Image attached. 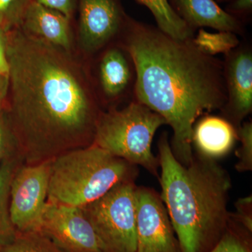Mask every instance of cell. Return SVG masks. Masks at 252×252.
<instances>
[{"mask_svg":"<svg viewBox=\"0 0 252 252\" xmlns=\"http://www.w3.org/2000/svg\"><path fill=\"white\" fill-rule=\"evenodd\" d=\"M6 56L5 107L23 162L49 161L94 144L101 102L72 51L19 27L6 32Z\"/></svg>","mask_w":252,"mask_h":252,"instance_id":"1","label":"cell"},{"mask_svg":"<svg viewBox=\"0 0 252 252\" xmlns=\"http://www.w3.org/2000/svg\"><path fill=\"white\" fill-rule=\"evenodd\" d=\"M122 36L135 63V100L171 127L172 152L181 163L189 165L193 158L195 122L226 103L223 63L201 52L193 38L174 39L129 16Z\"/></svg>","mask_w":252,"mask_h":252,"instance_id":"2","label":"cell"},{"mask_svg":"<svg viewBox=\"0 0 252 252\" xmlns=\"http://www.w3.org/2000/svg\"><path fill=\"white\" fill-rule=\"evenodd\" d=\"M161 198L178 238L180 252H208L224 233L230 220L228 174L213 159L194 157L181 163L167 133L158 142Z\"/></svg>","mask_w":252,"mask_h":252,"instance_id":"3","label":"cell"},{"mask_svg":"<svg viewBox=\"0 0 252 252\" xmlns=\"http://www.w3.org/2000/svg\"><path fill=\"white\" fill-rule=\"evenodd\" d=\"M136 165L93 144L51 160L48 202L83 207L137 177Z\"/></svg>","mask_w":252,"mask_h":252,"instance_id":"4","label":"cell"},{"mask_svg":"<svg viewBox=\"0 0 252 252\" xmlns=\"http://www.w3.org/2000/svg\"><path fill=\"white\" fill-rule=\"evenodd\" d=\"M165 124L158 114L134 100L121 109L111 107L102 111L94 144L158 177V159L152 152V144L158 129Z\"/></svg>","mask_w":252,"mask_h":252,"instance_id":"5","label":"cell"},{"mask_svg":"<svg viewBox=\"0 0 252 252\" xmlns=\"http://www.w3.org/2000/svg\"><path fill=\"white\" fill-rule=\"evenodd\" d=\"M135 181L122 182L81 207L105 252H136Z\"/></svg>","mask_w":252,"mask_h":252,"instance_id":"6","label":"cell"},{"mask_svg":"<svg viewBox=\"0 0 252 252\" xmlns=\"http://www.w3.org/2000/svg\"><path fill=\"white\" fill-rule=\"evenodd\" d=\"M51 160L21 163L10 187L9 211L17 233L40 232L48 200Z\"/></svg>","mask_w":252,"mask_h":252,"instance_id":"7","label":"cell"},{"mask_svg":"<svg viewBox=\"0 0 252 252\" xmlns=\"http://www.w3.org/2000/svg\"><path fill=\"white\" fill-rule=\"evenodd\" d=\"M40 232L63 252H105L80 207L47 201Z\"/></svg>","mask_w":252,"mask_h":252,"instance_id":"8","label":"cell"},{"mask_svg":"<svg viewBox=\"0 0 252 252\" xmlns=\"http://www.w3.org/2000/svg\"><path fill=\"white\" fill-rule=\"evenodd\" d=\"M78 36L81 49L94 54L122 36L127 16L121 0H78Z\"/></svg>","mask_w":252,"mask_h":252,"instance_id":"9","label":"cell"},{"mask_svg":"<svg viewBox=\"0 0 252 252\" xmlns=\"http://www.w3.org/2000/svg\"><path fill=\"white\" fill-rule=\"evenodd\" d=\"M136 200V252H178L171 222L158 194L147 187H137Z\"/></svg>","mask_w":252,"mask_h":252,"instance_id":"10","label":"cell"},{"mask_svg":"<svg viewBox=\"0 0 252 252\" xmlns=\"http://www.w3.org/2000/svg\"><path fill=\"white\" fill-rule=\"evenodd\" d=\"M223 73L227 101L222 109L225 119L236 128L252 109V53L240 46L225 54Z\"/></svg>","mask_w":252,"mask_h":252,"instance_id":"11","label":"cell"},{"mask_svg":"<svg viewBox=\"0 0 252 252\" xmlns=\"http://www.w3.org/2000/svg\"><path fill=\"white\" fill-rule=\"evenodd\" d=\"M98 83L101 95L104 102H116L131 89L134 91L136 69L133 59L122 44L106 48L99 59Z\"/></svg>","mask_w":252,"mask_h":252,"instance_id":"12","label":"cell"},{"mask_svg":"<svg viewBox=\"0 0 252 252\" xmlns=\"http://www.w3.org/2000/svg\"><path fill=\"white\" fill-rule=\"evenodd\" d=\"M72 21L34 0L28 5L21 27L30 34L67 51H72Z\"/></svg>","mask_w":252,"mask_h":252,"instance_id":"13","label":"cell"},{"mask_svg":"<svg viewBox=\"0 0 252 252\" xmlns=\"http://www.w3.org/2000/svg\"><path fill=\"white\" fill-rule=\"evenodd\" d=\"M172 9L187 25L197 28H211L218 31L241 34L243 23L222 9L216 0H169Z\"/></svg>","mask_w":252,"mask_h":252,"instance_id":"14","label":"cell"},{"mask_svg":"<svg viewBox=\"0 0 252 252\" xmlns=\"http://www.w3.org/2000/svg\"><path fill=\"white\" fill-rule=\"evenodd\" d=\"M237 140L236 127L223 118L205 116L194 125L192 145L201 157L213 160L224 157Z\"/></svg>","mask_w":252,"mask_h":252,"instance_id":"15","label":"cell"},{"mask_svg":"<svg viewBox=\"0 0 252 252\" xmlns=\"http://www.w3.org/2000/svg\"><path fill=\"white\" fill-rule=\"evenodd\" d=\"M24 163L21 156L7 159L0 165V248L11 243L17 231L10 217V187L17 167Z\"/></svg>","mask_w":252,"mask_h":252,"instance_id":"16","label":"cell"},{"mask_svg":"<svg viewBox=\"0 0 252 252\" xmlns=\"http://www.w3.org/2000/svg\"><path fill=\"white\" fill-rule=\"evenodd\" d=\"M153 15L157 28L174 39L186 40L194 37L195 31L189 27L172 9L169 0H136Z\"/></svg>","mask_w":252,"mask_h":252,"instance_id":"17","label":"cell"},{"mask_svg":"<svg viewBox=\"0 0 252 252\" xmlns=\"http://www.w3.org/2000/svg\"><path fill=\"white\" fill-rule=\"evenodd\" d=\"M192 41L198 50L210 56L228 54L240 45V41L235 33L228 31L212 33L203 28L199 30Z\"/></svg>","mask_w":252,"mask_h":252,"instance_id":"18","label":"cell"},{"mask_svg":"<svg viewBox=\"0 0 252 252\" xmlns=\"http://www.w3.org/2000/svg\"><path fill=\"white\" fill-rule=\"evenodd\" d=\"M0 252H63L41 232L18 233L11 243L0 248Z\"/></svg>","mask_w":252,"mask_h":252,"instance_id":"19","label":"cell"},{"mask_svg":"<svg viewBox=\"0 0 252 252\" xmlns=\"http://www.w3.org/2000/svg\"><path fill=\"white\" fill-rule=\"evenodd\" d=\"M32 0H0V28L6 32L21 27Z\"/></svg>","mask_w":252,"mask_h":252,"instance_id":"20","label":"cell"},{"mask_svg":"<svg viewBox=\"0 0 252 252\" xmlns=\"http://www.w3.org/2000/svg\"><path fill=\"white\" fill-rule=\"evenodd\" d=\"M4 100L0 102V165L7 159L20 156L16 137L10 125L5 107Z\"/></svg>","mask_w":252,"mask_h":252,"instance_id":"21","label":"cell"},{"mask_svg":"<svg viewBox=\"0 0 252 252\" xmlns=\"http://www.w3.org/2000/svg\"><path fill=\"white\" fill-rule=\"evenodd\" d=\"M238 140L241 146L236 151L238 158L235 169L239 172L251 171L252 170V124L246 122L241 124L237 128Z\"/></svg>","mask_w":252,"mask_h":252,"instance_id":"22","label":"cell"},{"mask_svg":"<svg viewBox=\"0 0 252 252\" xmlns=\"http://www.w3.org/2000/svg\"><path fill=\"white\" fill-rule=\"evenodd\" d=\"M208 252H251L248 244L233 230L225 229L219 241Z\"/></svg>","mask_w":252,"mask_h":252,"instance_id":"23","label":"cell"},{"mask_svg":"<svg viewBox=\"0 0 252 252\" xmlns=\"http://www.w3.org/2000/svg\"><path fill=\"white\" fill-rule=\"evenodd\" d=\"M236 212L234 215L230 214V217L243 225L245 229L252 230V198L251 195L239 199L235 204Z\"/></svg>","mask_w":252,"mask_h":252,"instance_id":"24","label":"cell"},{"mask_svg":"<svg viewBox=\"0 0 252 252\" xmlns=\"http://www.w3.org/2000/svg\"><path fill=\"white\" fill-rule=\"evenodd\" d=\"M46 7L61 14L73 21L77 12L78 0H34Z\"/></svg>","mask_w":252,"mask_h":252,"instance_id":"25","label":"cell"},{"mask_svg":"<svg viewBox=\"0 0 252 252\" xmlns=\"http://www.w3.org/2000/svg\"><path fill=\"white\" fill-rule=\"evenodd\" d=\"M225 11L228 14L242 21L243 18L249 17L252 11V0H231Z\"/></svg>","mask_w":252,"mask_h":252,"instance_id":"26","label":"cell"},{"mask_svg":"<svg viewBox=\"0 0 252 252\" xmlns=\"http://www.w3.org/2000/svg\"><path fill=\"white\" fill-rule=\"evenodd\" d=\"M9 65L6 56V32L0 28V74L9 75Z\"/></svg>","mask_w":252,"mask_h":252,"instance_id":"27","label":"cell"},{"mask_svg":"<svg viewBox=\"0 0 252 252\" xmlns=\"http://www.w3.org/2000/svg\"><path fill=\"white\" fill-rule=\"evenodd\" d=\"M9 89V75L0 74V102L6 99Z\"/></svg>","mask_w":252,"mask_h":252,"instance_id":"28","label":"cell"},{"mask_svg":"<svg viewBox=\"0 0 252 252\" xmlns=\"http://www.w3.org/2000/svg\"><path fill=\"white\" fill-rule=\"evenodd\" d=\"M217 2L223 3V2H229L231 0H216Z\"/></svg>","mask_w":252,"mask_h":252,"instance_id":"29","label":"cell"}]
</instances>
